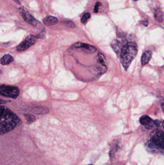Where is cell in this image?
<instances>
[{"mask_svg":"<svg viewBox=\"0 0 164 165\" xmlns=\"http://www.w3.org/2000/svg\"><path fill=\"white\" fill-rule=\"evenodd\" d=\"M91 165V164H90V165Z\"/></svg>","mask_w":164,"mask_h":165,"instance_id":"cell-26","label":"cell"},{"mask_svg":"<svg viewBox=\"0 0 164 165\" xmlns=\"http://www.w3.org/2000/svg\"><path fill=\"white\" fill-rule=\"evenodd\" d=\"M19 121L18 117L13 112L6 107L0 106V135L13 130Z\"/></svg>","mask_w":164,"mask_h":165,"instance_id":"cell-1","label":"cell"},{"mask_svg":"<svg viewBox=\"0 0 164 165\" xmlns=\"http://www.w3.org/2000/svg\"><path fill=\"white\" fill-rule=\"evenodd\" d=\"M137 52L138 46L134 42H130L122 47L120 53V61L126 70L135 59Z\"/></svg>","mask_w":164,"mask_h":165,"instance_id":"cell-2","label":"cell"},{"mask_svg":"<svg viewBox=\"0 0 164 165\" xmlns=\"http://www.w3.org/2000/svg\"><path fill=\"white\" fill-rule=\"evenodd\" d=\"M152 52L151 51H146L143 54L141 60L142 65L144 66L148 63V62L152 58Z\"/></svg>","mask_w":164,"mask_h":165,"instance_id":"cell-10","label":"cell"},{"mask_svg":"<svg viewBox=\"0 0 164 165\" xmlns=\"http://www.w3.org/2000/svg\"><path fill=\"white\" fill-rule=\"evenodd\" d=\"M36 39L37 38L36 36L33 35L27 36L26 38L17 47V50L18 51L26 50L35 43Z\"/></svg>","mask_w":164,"mask_h":165,"instance_id":"cell-4","label":"cell"},{"mask_svg":"<svg viewBox=\"0 0 164 165\" xmlns=\"http://www.w3.org/2000/svg\"><path fill=\"white\" fill-rule=\"evenodd\" d=\"M98 57H99V62L101 65L102 67H103L105 70H107L106 65V60L105 57L102 53H98Z\"/></svg>","mask_w":164,"mask_h":165,"instance_id":"cell-15","label":"cell"},{"mask_svg":"<svg viewBox=\"0 0 164 165\" xmlns=\"http://www.w3.org/2000/svg\"><path fill=\"white\" fill-rule=\"evenodd\" d=\"M18 87L5 85H0V95L10 98L15 99L19 96Z\"/></svg>","mask_w":164,"mask_h":165,"instance_id":"cell-3","label":"cell"},{"mask_svg":"<svg viewBox=\"0 0 164 165\" xmlns=\"http://www.w3.org/2000/svg\"><path fill=\"white\" fill-rule=\"evenodd\" d=\"M14 60L13 57L9 54H6L2 57L0 60V63L2 65H6L9 64Z\"/></svg>","mask_w":164,"mask_h":165,"instance_id":"cell-11","label":"cell"},{"mask_svg":"<svg viewBox=\"0 0 164 165\" xmlns=\"http://www.w3.org/2000/svg\"><path fill=\"white\" fill-rule=\"evenodd\" d=\"M140 124L145 126V128L148 129H151L153 128V120L149 116L144 115L140 117Z\"/></svg>","mask_w":164,"mask_h":165,"instance_id":"cell-7","label":"cell"},{"mask_svg":"<svg viewBox=\"0 0 164 165\" xmlns=\"http://www.w3.org/2000/svg\"><path fill=\"white\" fill-rule=\"evenodd\" d=\"M153 136L151 141L158 148H164V133L163 131H156L152 132Z\"/></svg>","mask_w":164,"mask_h":165,"instance_id":"cell-5","label":"cell"},{"mask_svg":"<svg viewBox=\"0 0 164 165\" xmlns=\"http://www.w3.org/2000/svg\"><path fill=\"white\" fill-rule=\"evenodd\" d=\"M43 23L47 26H52L57 24L58 19L55 17L53 16H47L45 17L43 20Z\"/></svg>","mask_w":164,"mask_h":165,"instance_id":"cell-9","label":"cell"},{"mask_svg":"<svg viewBox=\"0 0 164 165\" xmlns=\"http://www.w3.org/2000/svg\"><path fill=\"white\" fill-rule=\"evenodd\" d=\"M90 14L89 13H86L84 14L83 15V17H82V18L81 19V22L82 23H85L87 21L89 18H90Z\"/></svg>","mask_w":164,"mask_h":165,"instance_id":"cell-17","label":"cell"},{"mask_svg":"<svg viewBox=\"0 0 164 165\" xmlns=\"http://www.w3.org/2000/svg\"><path fill=\"white\" fill-rule=\"evenodd\" d=\"M21 15L22 16L23 18L24 19L25 21L27 22L29 24H31L32 25H37V21L30 14V13L28 12L26 9L24 8V7H21Z\"/></svg>","mask_w":164,"mask_h":165,"instance_id":"cell-6","label":"cell"},{"mask_svg":"<svg viewBox=\"0 0 164 165\" xmlns=\"http://www.w3.org/2000/svg\"><path fill=\"white\" fill-rule=\"evenodd\" d=\"M44 34H45V30L44 28L42 30V31L39 33V34L37 36H36V38L37 39H41L43 38V36H44Z\"/></svg>","mask_w":164,"mask_h":165,"instance_id":"cell-18","label":"cell"},{"mask_svg":"<svg viewBox=\"0 0 164 165\" xmlns=\"http://www.w3.org/2000/svg\"><path fill=\"white\" fill-rule=\"evenodd\" d=\"M24 116L27 121V123H32V122H33L36 120L35 117L33 115H31V114H25Z\"/></svg>","mask_w":164,"mask_h":165,"instance_id":"cell-16","label":"cell"},{"mask_svg":"<svg viewBox=\"0 0 164 165\" xmlns=\"http://www.w3.org/2000/svg\"><path fill=\"white\" fill-rule=\"evenodd\" d=\"M142 23H143L145 26H147L148 24V22L147 20H144V21L142 22Z\"/></svg>","mask_w":164,"mask_h":165,"instance_id":"cell-22","label":"cell"},{"mask_svg":"<svg viewBox=\"0 0 164 165\" xmlns=\"http://www.w3.org/2000/svg\"><path fill=\"white\" fill-rule=\"evenodd\" d=\"M74 47H75V48H80L86 49L88 51L90 52L91 53H94L96 51V49L94 47L90 46L89 44L81 43H77L75 44L74 45Z\"/></svg>","mask_w":164,"mask_h":165,"instance_id":"cell-8","label":"cell"},{"mask_svg":"<svg viewBox=\"0 0 164 165\" xmlns=\"http://www.w3.org/2000/svg\"><path fill=\"white\" fill-rule=\"evenodd\" d=\"M155 17L156 21L159 22H162L163 21V14L159 9H157L155 11Z\"/></svg>","mask_w":164,"mask_h":165,"instance_id":"cell-14","label":"cell"},{"mask_svg":"<svg viewBox=\"0 0 164 165\" xmlns=\"http://www.w3.org/2000/svg\"><path fill=\"white\" fill-rule=\"evenodd\" d=\"M161 122L159 120H155V121H153V124L156 127H159L160 125Z\"/></svg>","mask_w":164,"mask_h":165,"instance_id":"cell-21","label":"cell"},{"mask_svg":"<svg viewBox=\"0 0 164 165\" xmlns=\"http://www.w3.org/2000/svg\"><path fill=\"white\" fill-rule=\"evenodd\" d=\"M101 4L100 2H97L96 4L95 5V6H94V12L95 13H97L98 11V9H99V7L100 6Z\"/></svg>","mask_w":164,"mask_h":165,"instance_id":"cell-20","label":"cell"},{"mask_svg":"<svg viewBox=\"0 0 164 165\" xmlns=\"http://www.w3.org/2000/svg\"><path fill=\"white\" fill-rule=\"evenodd\" d=\"M31 111L36 114H45L49 112V109L45 107L39 106L32 108Z\"/></svg>","mask_w":164,"mask_h":165,"instance_id":"cell-13","label":"cell"},{"mask_svg":"<svg viewBox=\"0 0 164 165\" xmlns=\"http://www.w3.org/2000/svg\"><path fill=\"white\" fill-rule=\"evenodd\" d=\"M7 101H4L2 99H0V104H4V103H6Z\"/></svg>","mask_w":164,"mask_h":165,"instance_id":"cell-23","label":"cell"},{"mask_svg":"<svg viewBox=\"0 0 164 165\" xmlns=\"http://www.w3.org/2000/svg\"><path fill=\"white\" fill-rule=\"evenodd\" d=\"M134 1H137V0H134Z\"/></svg>","mask_w":164,"mask_h":165,"instance_id":"cell-25","label":"cell"},{"mask_svg":"<svg viewBox=\"0 0 164 165\" xmlns=\"http://www.w3.org/2000/svg\"><path fill=\"white\" fill-rule=\"evenodd\" d=\"M65 25L68 27L73 28L75 26V24L72 22L68 21L65 22Z\"/></svg>","mask_w":164,"mask_h":165,"instance_id":"cell-19","label":"cell"},{"mask_svg":"<svg viewBox=\"0 0 164 165\" xmlns=\"http://www.w3.org/2000/svg\"><path fill=\"white\" fill-rule=\"evenodd\" d=\"M111 46L113 50L117 54H119V53H121L122 46L121 43L119 41H118L117 40H115L112 42Z\"/></svg>","mask_w":164,"mask_h":165,"instance_id":"cell-12","label":"cell"},{"mask_svg":"<svg viewBox=\"0 0 164 165\" xmlns=\"http://www.w3.org/2000/svg\"><path fill=\"white\" fill-rule=\"evenodd\" d=\"M14 1L16 2L17 4H19V5L21 4L20 2L19 1V0H14Z\"/></svg>","mask_w":164,"mask_h":165,"instance_id":"cell-24","label":"cell"}]
</instances>
